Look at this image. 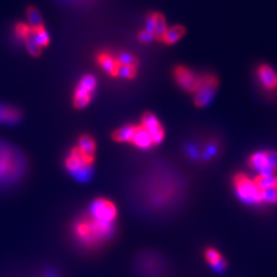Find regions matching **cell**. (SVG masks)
Returning <instances> with one entry per match:
<instances>
[{"instance_id": "277c9868", "label": "cell", "mask_w": 277, "mask_h": 277, "mask_svg": "<svg viewBox=\"0 0 277 277\" xmlns=\"http://www.w3.org/2000/svg\"><path fill=\"white\" fill-rule=\"evenodd\" d=\"M95 160V154L87 153L77 145H74L64 160V167L76 180L86 182L92 175Z\"/></svg>"}, {"instance_id": "5b68a950", "label": "cell", "mask_w": 277, "mask_h": 277, "mask_svg": "<svg viewBox=\"0 0 277 277\" xmlns=\"http://www.w3.org/2000/svg\"><path fill=\"white\" fill-rule=\"evenodd\" d=\"M233 188L238 198L246 204L259 205L263 203V190H261L255 181L243 173H238L232 179Z\"/></svg>"}, {"instance_id": "d6986e66", "label": "cell", "mask_w": 277, "mask_h": 277, "mask_svg": "<svg viewBox=\"0 0 277 277\" xmlns=\"http://www.w3.org/2000/svg\"><path fill=\"white\" fill-rule=\"evenodd\" d=\"M26 16L28 20V25L31 28H38L44 26L41 14L35 7H28L26 10Z\"/></svg>"}, {"instance_id": "3957f363", "label": "cell", "mask_w": 277, "mask_h": 277, "mask_svg": "<svg viewBox=\"0 0 277 277\" xmlns=\"http://www.w3.org/2000/svg\"><path fill=\"white\" fill-rule=\"evenodd\" d=\"M112 140L117 144H128L138 150H149L155 146L152 136L140 123H127L115 128Z\"/></svg>"}, {"instance_id": "ac0fdd59", "label": "cell", "mask_w": 277, "mask_h": 277, "mask_svg": "<svg viewBox=\"0 0 277 277\" xmlns=\"http://www.w3.org/2000/svg\"><path fill=\"white\" fill-rule=\"evenodd\" d=\"M76 145L84 150L87 153L90 154H95L97 152V142L95 140V137L88 134V133H83L78 136L77 138V143Z\"/></svg>"}, {"instance_id": "cb8c5ba5", "label": "cell", "mask_w": 277, "mask_h": 277, "mask_svg": "<svg viewBox=\"0 0 277 277\" xmlns=\"http://www.w3.org/2000/svg\"><path fill=\"white\" fill-rule=\"evenodd\" d=\"M25 45H26V50L28 52V54L33 57V58H38L40 57V55L42 54V49L40 46L35 42V40L32 37V33L31 36L25 41Z\"/></svg>"}, {"instance_id": "f1b7e54d", "label": "cell", "mask_w": 277, "mask_h": 277, "mask_svg": "<svg viewBox=\"0 0 277 277\" xmlns=\"http://www.w3.org/2000/svg\"><path fill=\"white\" fill-rule=\"evenodd\" d=\"M275 203H277V197H276V200H275Z\"/></svg>"}, {"instance_id": "9a60e30c", "label": "cell", "mask_w": 277, "mask_h": 277, "mask_svg": "<svg viewBox=\"0 0 277 277\" xmlns=\"http://www.w3.org/2000/svg\"><path fill=\"white\" fill-rule=\"evenodd\" d=\"M186 34V28L182 25H175L171 28H168L163 40L161 42L165 43L166 45H173L177 43L181 38L184 37Z\"/></svg>"}, {"instance_id": "52a82bcc", "label": "cell", "mask_w": 277, "mask_h": 277, "mask_svg": "<svg viewBox=\"0 0 277 277\" xmlns=\"http://www.w3.org/2000/svg\"><path fill=\"white\" fill-rule=\"evenodd\" d=\"M219 87V79L213 73H202L199 75V82L194 92L193 103L197 108L209 105L214 99Z\"/></svg>"}, {"instance_id": "d4e9b609", "label": "cell", "mask_w": 277, "mask_h": 277, "mask_svg": "<svg viewBox=\"0 0 277 277\" xmlns=\"http://www.w3.org/2000/svg\"><path fill=\"white\" fill-rule=\"evenodd\" d=\"M136 39H137L138 42L142 43V44H149V43H151L155 40L154 35L151 34L148 31H146L145 29L138 31V33L136 35Z\"/></svg>"}, {"instance_id": "484cf974", "label": "cell", "mask_w": 277, "mask_h": 277, "mask_svg": "<svg viewBox=\"0 0 277 277\" xmlns=\"http://www.w3.org/2000/svg\"><path fill=\"white\" fill-rule=\"evenodd\" d=\"M277 197V189L269 188L263 190V201L265 203H275Z\"/></svg>"}, {"instance_id": "9c48e42d", "label": "cell", "mask_w": 277, "mask_h": 277, "mask_svg": "<svg viewBox=\"0 0 277 277\" xmlns=\"http://www.w3.org/2000/svg\"><path fill=\"white\" fill-rule=\"evenodd\" d=\"M174 79L176 84L188 94L194 95L199 82V75L185 65H178L174 68Z\"/></svg>"}, {"instance_id": "83f0119b", "label": "cell", "mask_w": 277, "mask_h": 277, "mask_svg": "<svg viewBox=\"0 0 277 277\" xmlns=\"http://www.w3.org/2000/svg\"><path fill=\"white\" fill-rule=\"evenodd\" d=\"M154 26H155L154 13H149L145 19V30L154 35Z\"/></svg>"}, {"instance_id": "e0dca14e", "label": "cell", "mask_w": 277, "mask_h": 277, "mask_svg": "<svg viewBox=\"0 0 277 277\" xmlns=\"http://www.w3.org/2000/svg\"><path fill=\"white\" fill-rule=\"evenodd\" d=\"M154 22H155V26H154L155 40L161 42V40H163V38L168 30L166 18L161 13L155 12L154 13Z\"/></svg>"}, {"instance_id": "f546056e", "label": "cell", "mask_w": 277, "mask_h": 277, "mask_svg": "<svg viewBox=\"0 0 277 277\" xmlns=\"http://www.w3.org/2000/svg\"><path fill=\"white\" fill-rule=\"evenodd\" d=\"M276 78H277V73H276Z\"/></svg>"}, {"instance_id": "44dd1931", "label": "cell", "mask_w": 277, "mask_h": 277, "mask_svg": "<svg viewBox=\"0 0 277 277\" xmlns=\"http://www.w3.org/2000/svg\"><path fill=\"white\" fill-rule=\"evenodd\" d=\"M257 186L261 190L269 189V188H276L277 189V176H270V177H263L258 175L255 179H253Z\"/></svg>"}, {"instance_id": "7402d4cb", "label": "cell", "mask_w": 277, "mask_h": 277, "mask_svg": "<svg viewBox=\"0 0 277 277\" xmlns=\"http://www.w3.org/2000/svg\"><path fill=\"white\" fill-rule=\"evenodd\" d=\"M31 33H32V28L28 24H26V23L19 22L16 24L15 35L21 41L25 42L31 36Z\"/></svg>"}, {"instance_id": "4fadbf2b", "label": "cell", "mask_w": 277, "mask_h": 277, "mask_svg": "<svg viewBox=\"0 0 277 277\" xmlns=\"http://www.w3.org/2000/svg\"><path fill=\"white\" fill-rule=\"evenodd\" d=\"M23 113L15 105L0 102V124L15 125L21 121Z\"/></svg>"}, {"instance_id": "6da1fadb", "label": "cell", "mask_w": 277, "mask_h": 277, "mask_svg": "<svg viewBox=\"0 0 277 277\" xmlns=\"http://www.w3.org/2000/svg\"><path fill=\"white\" fill-rule=\"evenodd\" d=\"M116 224H110L92 217L88 212L79 216L71 227L74 240L85 249H97L113 237Z\"/></svg>"}, {"instance_id": "7c38bea8", "label": "cell", "mask_w": 277, "mask_h": 277, "mask_svg": "<svg viewBox=\"0 0 277 277\" xmlns=\"http://www.w3.org/2000/svg\"><path fill=\"white\" fill-rule=\"evenodd\" d=\"M257 77L265 90L274 91L277 88L276 72L268 64H262L257 68Z\"/></svg>"}, {"instance_id": "8992f818", "label": "cell", "mask_w": 277, "mask_h": 277, "mask_svg": "<svg viewBox=\"0 0 277 277\" xmlns=\"http://www.w3.org/2000/svg\"><path fill=\"white\" fill-rule=\"evenodd\" d=\"M98 87L95 75L84 74L76 83L72 94V106L76 110L86 108L92 101Z\"/></svg>"}, {"instance_id": "4316f807", "label": "cell", "mask_w": 277, "mask_h": 277, "mask_svg": "<svg viewBox=\"0 0 277 277\" xmlns=\"http://www.w3.org/2000/svg\"><path fill=\"white\" fill-rule=\"evenodd\" d=\"M267 166L277 172V151H265Z\"/></svg>"}, {"instance_id": "2e32d148", "label": "cell", "mask_w": 277, "mask_h": 277, "mask_svg": "<svg viewBox=\"0 0 277 277\" xmlns=\"http://www.w3.org/2000/svg\"><path fill=\"white\" fill-rule=\"evenodd\" d=\"M247 166L257 172H261L262 170H264L267 166V159H266V152L265 151H260V152H256L252 153L247 160Z\"/></svg>"}, {"instance_id": "603a6c76", "label": "cell", "mask_w": 277, "mask_h": 277, "mask_svg": "<svg viewBox=\"0 0 277 277\" xmlns=\"http://www.w3.org/2000/svg\"><path fill=\"white\" fill-rule=\"evenodd\" d=\"M116 57L120 63V65H129V66H140L138 59L131 53L128 52H120L116 54Z\"/></svg>"}, {"instance_id": "8fae6325", "label": "cell", "mask_w": 277, "mask_h": 277, "mask_svg": "<svg viewBox=\"0 0 277 277\" xmlns=\"http://www.w3.org/2000/svg\"><path fill=\"white\" fill-rule=\"evenodd\" d=\"M96 63L102 70L112 78H119L120 63L115 54L102 51L96 56Z\"/></svg>"}, {"instance_id": "30bf717a", "label": "cell", "mask_w": 277, "mask_h": 277, "mask_svg": "<svg viewBox=\"0 0 277 277\" xmlns=\"http://www.w3.org/2000/svg\"><path fill=\"white\" fill-rule=\"evenodd\" d=\"M138 123L142 124L146 128V130L150 133L155 143V146H158L164 142L166 137V128L153 112L151 111L144 112Z\"/></svg>"}, {"instance_id": "ba28073f", "label": "cell", "mask_w": 277, "mask_h": 277, "mask_svg": "<svg viewBox=\"0 0 277 277\" xmlns=\"http://www.w3.org/2000/svg\"><path fill=\"white\" fill-rule=\"evenodd\" d=\"M88 213L96 219L110 224H116L118 217L116 203L107 197H98L92 200Z\"/></svg>"}, {"instance_id": "7a4b0ae2", "label": "cell", "mask_w": 277, "mask_h": 277, "mask_svg": "<svg viewBox=\"0 0 277 277\" xmlns=\"http://www.w3.org/2000/svg\"><path fill=\"white\" fill-rule=\"evenodd\" d=\"M27 170L26 155L15 145L0 138V189L20 182Z\"/></svg>"}, {"instance_id": "ffe728a7", "label": "cell", "mask_w": 277, "mask_h": 277, "mask_svg": "<svg viewBox=\"0 0 277 277\" xmlns=\"http://www.w3.org/2000/svg\"><path fill=\"white\" fill-rule=\"evenodd\" d=\"M32 37L41 49L49 46L51 42L50 35L44 26L38 27V28H32Z\"/></svg>"}, {"instance_id": "5bb4252c", "label": "cell", "mask_w": 277, "mask_h": 277, "mask_svg": "<svg viewBox=\"0 0 277 277\" xmlns=\"http://www.w3.org/2000/svg\"><path fill=\"white\" fill-rule=\"evenodd\" d=\"M203 258H204L205 262L218 273L224 272L228 267V263H227L226 259L222 256V253L215 247H212V246L206 247L203 252Z\"/></svg>"}]
</instances>
